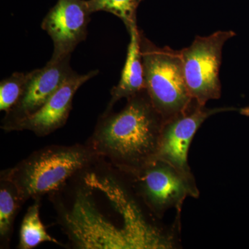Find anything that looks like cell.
Returning <instances> with one entry per match:
<instances>
[{"mask_svg":"<svg viewBox=\"0 0 249 249\" xmlns=\"http://www.w3.org/2000/svg\"><path fill=\"white\" fill-rule=\"evenodd\" d=\"M30 72H15L9 78L2 80L0 83V110L7 113L16 106L21 98Z\"/></svg>","mask_w":249,"mask_h":249,"instance_id":"9a60e30c","label":"cell"},{"mask_svg":"<svg viewBox=\"0 0 249 249\" xmlns=\"http://www.w3.org/2000/svg\"><path fill=\"white\" fill-rule=\"evenodd\" d=\"M91 174L103 202L85 177V186L78 188L70 207L62 208L61 222L73 245L86 249H144L111 214L119 181L110 175Z\"/></svg>","mask_w":249,"mask_h":249,"instance_id":"7a4b0ae2","label":"cell"},{"mask_svg":"<svg viewBox=\"0 0 249 249\" xmlns=\"http://www.w3.org/2000/svg\"><path fill=\"white\" fill-rule=\"evenodd\" d=\"M17 186L6 173L1 172L0 183V237L3 244L10 242L18 211L23 204Z\"/></svg>","mask_w":249,"mask_h":249,"instance_id":"7c38bea8","label":"cell"},{"mask_svg":"<svg viewBox=\"0 0 249 249\" xmlns=\"http://www.w3.org/2000/svg\"><path fill=\"white\" fill-rule=\"evenodd\" d=\"M98 73V70H93L85 74L72 71L38 111L18 123L11 131H31L37 137H45L63 127L71 110L75 93L82 85Z\"/></svg>","mask_w":249,"mask_h":249,"instance_id":"30bf717a","label":"cell"},{"mask_svg":"<svg viewBox=\"0 0 249 249\" xmlns=\"http://www.w3.org/2000/svg\"><path fill=\"white\" fill-rule=\"evenodd\" d=\"M142 0H87L90 13L106 11L117 16L126 28L137 22V11Z\"/></svg>","mask_w":249,"mask_h":249,"instance_id":"5bb4252c","label":"cell"},{"mask_svg":"<svg viewBox=\"0 0 249 249\" xmlns=\"http://www.w3.org/2000/svg\"><path fill=\"white\" fill-rule=\"evenodd\" d=\"M235 35L231 31H218L206 37L196 36L190 47L180 51L188 91L201 106L220 98L222 49Z\"/></svg>","mask_w":249,"mask_h":249,"instance_id":"8992f818","label":"cell"},{"mask_svg":"<svg viewBox=\"0 0 249 249\" xmlns=\"http://www.w3.org/2000/svg\"><path fill=\"white\" fill-rule=\"evenodd\" d=\"M71 56L58 60H49L45 67L33 70L25 89L16 106L6 113L1 128L6 132L18 123L39 110L61 86L73 71L70 66Z\"/></svg>","mask_w":249,"mask_h":249,"instance_id":"9c48e42d","label":"cell"},{"mask_svg":"<svg viewBox=\"0 0 249 249\" xmlns=\"http://www.w3.org/2000/svg\"><path fill=\"white\" fill-rule=\"evenodd\" d=\"M127 100L119 112L103 113L88 144L125 175L155 158L164 122L146 90Z\"/></svg>","mask_w":249,"mask_h":249,"instance_id":"6da1fadb","label":"cell"},{"mask_svg":"<svg viewBox=\"0 0 249 249\" xmlns=\"http://www.w3.org/2000/svg\"><path fill=\"white\" fill-rule=\"evenodd\" d=\"M145 89L157 111L168 120L186 110L192 99L180 51L158 47L141 33Z\"/></svg>","mask_w":249,"mask_h":249,"instance_id":"277c9868","label":"cell"},{"mask_svg":"<svg viewBox=\"0 0 249 249\" xmlns=\"http://www.w3.org/2000/svg\"><path fill=\"white\" fill-rule=\"evenodd\" d=\"M29 206L23 218L19 231L18 248L31 249L43 242H52L59 245L60 242L52 237L41 221L40 217V199Z\"/></svg>","mask_w":249,"mask_h":249,"instance_id":"4fadbf2b","label":"cell"},{"mask_svg":"<svg viewBox=\"0 0 249 249\" xmlns=\"http://www.w3.org/2000/svg\"><path fill=\"white\" fill-rule=\"evenodd\" d=\"M144 204L157 217L180 208L188 196L198 198L199 191L193 174L155 158L138 170L126 174Z\"/></svg>","mask_w":249,"mask_h":249,"instance_id":"5b68a950","label":"cell"},{"mask_svg":"<svg viewBox=\"0 0 249 249\" xmlns=\"http://www.w3.org/2000/svg\"><path fill=\"white\" fill-rule=\"evenodd\" d=\"M91 14L85 0H58L41 24L53 41L51 61L71 56L77 46L86 39Z\"/></svg>","mask_w":249,"mask_h":249,"instance_id":"ba28073f","label":"cell"},{"mask_svg":"<svg viewBox=\"0 0 249 249\" xmlns=\"http://www.w3.org/2000/svg\"><path fill=\"white\" fill-rule=\"evenodd\" d=\"M235 110L237 109L233 107L209 109L193 100L186 110L163 122L155 158L165 160L183 172L191 173L188 162V150L201 124L210 116L217 113Z\"/></svg>","mask_w":249,"mask_h":249,"instance_id":"52a82bcc","label":"cell"},{"mask_svg":"<svg viewBox=\"0 0 249 249\" xmlns=\"http://www.w3.org/2000/svg\"><path fill=\"white\" fill-rule=\"evenodd\" d=\"M129 31L130 41L127 58L120 80L111 91V98L104 113L110 112L118 101L128 98L145 89L143 64L141 49V32L137 22L131 24Z\"/></svg>","mask_w":249,"mask_h":249,"instance_id":"8fae6325","label":"cell"},{"mask_svg":"<svg viewBox=\"0 0 249 249\" xmlns=\"http://www.w3.org/2000/svg\"><path fill=\"white\" fill-rule=\"evenodd\" d=\"M96 158L89 145H52L34 152L4 172L17 186L24 203L58 193Z\"/></svg>","mask_w":249,"mask_h":249,"instance_id":"3957f363","label":"cell"}]
</instances>
